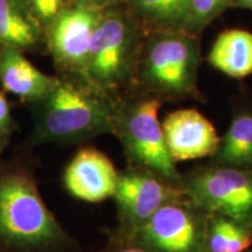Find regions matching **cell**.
<instances>
[{
  "mask_svg": "<svg viewBox=\"0 0 252 252\" xmlns=\"http://www.w3.org/2000/svg\"><path fill=\"white\" fill-rule=\"evenodd\" d=\"M230 7L231 0H189L188 33L198 35Z\"/></svg>",
  "mask_w": 252,
  "mask_h": 252,
  "instance_id": "obj_18",
  "label": "cell"
},
{
  "mask_svg": "<svg viewBox=\"0 0 252 252\" xmlns=\"http://www.w3.org/2000/svg\"><path fill=\"white\" fill-rule=\"evenodd\" d=\"M138 13L153 32H187L189 0H134Z\"/></svg>",
  "mask_w": 252,
  "mask_h": 252,
  "instance_id": "obj_16",
  "label": "cell"
},
{
  "mask_svg": "<svg viewBox=\"0 0 252 252\" xmlns=\"http://www.w3.org/2000/svg\"><path fill=\"white\" fill-rule=\"evenodd\" d=\"M55 83L56 78L39 70L21 50L0 46V84L6 93L33 104L45 98Z\"/></svg>",
  "mask_w": 252,
  "mask_h": 252,
  "instance_id": "obj_12",
  "label": "cell"
},
{
  "mask_svg": "<svg viewBox=\"0 0 252 252\" xmlns=\"http://www.w3.org/2000/svg\"><path fill=\"white\" fill-rule=\"evenodd\" d=\"M100 17L102 13L88 5L59 15L50 30L49 47L62 69L84 78L91 41Z\"/></svg>",
  "mask_w": 252,
  "mask_h": 252,
  "instance_id": "obj_9",
  "label": "cell"
},
{
  "mask_svg": "<svg viewBox=\"0 0 252 252\" xmlns=\"http://www.w3.org/2000/svg\"><path fill=\"white\" fill-rule=\"evenodd\" d=\"M18 125L5 94L0 91V154L8 149Z\"/></svg>",
  "mask_w": 252,
  "mask_h": 252,
  "instance_id": "obj_19",
  "label": "cell"
},
{
  "mask_svg": "<svg viewBox=\"0 0 252 252\" xmlns=\"http://www.w3.org/2000/svg\"><path fill=\"white\" fill-rule=\"evenodd\" d=\"M212 163L252 171V111L242 110L232 117Z\"/></svg>",
  "mask_w": 252,
  "mask_h": 252,
  "instance_id": "obj_14",
  "label": "cell"
},
{
  "mask_svg": "<svg viewBox=\"0 0 252 252\" xmlns=\"http://www.w3.org/2000/svg\"><path fill=\"white\" fill-rule=\"evenodd\" d=\"M32 105V146L82 144L115 131L117 99L87 81L56 78L50 93Z\"/></svg>",
  "mask_w": 252,
  "mask_h": 252,
  "instance_id": "obj_2",
  "label": "cell"
},
{
  "mask_svg": "<svg viewBox=\"0 0 252 252\" xmlns=\"http://www.w3.org/2000/svg\"><path fill=\"white\" fill-rule=\"evenodd\" d=\"M208 252H244L252 245V228L229 217L209 214Z\"/></svg>",
  "mask_w": 252,
  "mask_h": 252,
  "instance_id": "obj_17",
  "label": "cell"
},
{
  "mask_svg": "<svg viewBox=\"0 0 252 252\" xmlns=\"http://www.w3.org/2000/svg\"><path fill=\"white\" fill-rule=\"evenodd\" d=\"M81 1L86 2V4H94V5H104L108 2H112L115 0H81Z\"/></svg>",
  "mask_w": 252,
  "mask_h": 252,
  "instance_id": "obj_23",
  "label": "cell"
},
{
  "mask_svg": "<svg viewBox=\"0 0 252 252\" xmlns=\"http://www.w3.org/2000/svg\"><path fill=\"white\" fill-rule=\"evenodd\" d=\"M179 188L208 214H217L252 228V171L220 166L194 169L182 175Z\"/></svg>",
  "mask_w": 252,
  "mask_h": 252,
  "instance_id": "obj_6",
  "label": "cell"
},
{
  "mask_svg": "<svg viewBox=\"0 0 252 252\" xmlns=\"http://www.w3.org/2000/svg\"><path fill=\"white\" fill-rule=\"evenodd\" d=\"M100 252H151L143 245L134 242L133 239L124 237L116 232L110 235L109 243Z\"/></svg>",
  "mask_w": 252,
  "mask_h": 252,
  "instance_id": "obj_20",
  "label": "cell"
},
{
  "mask_svg": "<svg viewBox=\"0 0 252 252\" xmlns=\"http://www.w3.org/2000/svg\"><path fill=\"white\" fill-rule=\"evenodd\" d=\"M167 147L178 163L212 158L220 144L216 127L196 109H179L167 113L161 122Z\"/></svg>",
  "mask_w": 252,
  "mask_h": 252,
  "instance_id": "obj_11",
  "label": "cell"
},
{
  "mask_svg": "<svg viewBox=\"0 0 252 252\" xmlns=\"http://www.w3.org/2000/svg\"><path fill=\"white\" fill-rule=\"evenodd\" d=\"M163 102L149 93L117 100L113 135L123 147L127 166L145 169L179 186L182 175L167 147L159 112Z\"/></svg>",
  "mask_w": 252,
  "mask_h": 252,
  "instance_id": "obj_4",
  "label": "cell"
},
{
  "mask_svg": "<svg viewBox=\"0 0 252 252\" xmlns=\"http://www.w3.org/2000/svg\"><path fill=\"white\" fill-rule=\"evenodd\" d=\"M140 52L131 21L115 12L102 14L91 41L84 78L112 96L135 77Z\"/></svg>",
  "mask_w": 252,
  "mask_h": 252,
  "instance_id": "obj_5",
  "label": "cell"
},
{
  "mask_svg": "<svg viewBox=\"0 0 252 252\" xmlns=\"http://www.w3.org/2000/svg\"><path fill=\"white\" fill-rule=\"evenodd\" d=\"M185 196L179 186L145 169L127 166L119 172L113 200L117 207L119 235H128L149 220L160 208Z\"/></svg>",
  "mask_w": 252,
  "mask_h": 252,
  "instance_id": "obj_8",
  "label": "cell"
},
{
  "mask_svg": "<svg viewBox=\"0 0 252 252\" xmlns=\"http://www.w3.org/2000/svg\"><path fill=\"white\" fill-rule=\"evenodd\" d=\"M198 35L178 31L153 32L141 47L135 77L162 102L203 100L197 86Z\"/></svg>",
  "mask_w": 252,
  "mask_h": 252,
  "instance_id": "obj_3",
  "label": "cell"
},
{
  "mask_svg": "<svg viewBox=\"0 0 252 252\" xmlns=\"http://www.w3.org/2000/svg\"><path fill=\"white\" fill-rule=\"evenodd\" d=\"M34 11L43 20L58 17L61 8L62 0H31Z\"/></svg>",
  "mask_w": 252,
  "mask_h": 252,
  "instance_id": "obj_21",
  "label": "cell"
},
{
  "mask_svg": "<svg viewBox=\"0 0 252 252\" xmlns=\"http://www.w3.org/2000/svg\"><path fill=\"white\" fill-rule=\"evenodd\" d=\"M230 8H242L252 11V0H231Z\"/></svg>",
  "mask_w": 252,
  "mask_h": 252,
  "instance_id": "obj_22",
  "label": "cell"
},
{
  "mask_svg": "<svg viewBox=\"0 0 252 252\" xmlns=\"http://www.w3.org/2000/svg\"><path fill=\"white\" fill-rule=\"evenodd\" d=\"M208 220L209 214L182 196L166 203L131 234L121 236L151 252H208Z\"/></svg>",
  "mask_w": 252,
  "mask_h": 252,
  "instance_id": "obj_7",
  "label": "cell"
},
{
  "mask_svg": "<svg viewBox=\"0 0 252 252\" xmlns=\"http://www.w3.org/2000/svg\"><path fill=\"white\" fill-rule=\"evenodd\" d=\"M208 62L216 70L235 78L252 75V33L229 30L220 33L208 54Z\"/></svg>",
  "mask_w": 252,
  "mask_h": 252,
  "instance_id": "obj_13",
  "label": "cell"
},
{
  "mask_svg": "<svg viewBox=\"0 0 252 252\" xmlns=\"http://www.w3.org/2000/svg\"><path fill=\"white\" fill-rule=\"evenodd\" d=\"M119 172L109 157L94 146H81L63 171V187L72 197L88 203L112 198Z\"/></svg>",
  "mask_w": 252,
  "mask_h": 252,
  "instance_id": "obj_10",
  "label": "cell"
},
{
  "mask_svg": "<svg viewBox=\"0 0 252 252\" xmlns=\"http://www.w3.org/2000/svg\"><path fill=\"white\" fill-rule=\"evenodd\" d=\"M39 36L36 23L15 0H0V46L19 50L30 48Z\"/></svg>",
  "mask_w": 252,
  "mask_h": 252,
  "instance_id": "obj_15",
  "label": "cell"
},
{
  "mask_svg": "<svg viewBox=\"0 0 252 252\" xmlns=\"http://www.w3.org/2000/svg\"><path fill=\"white\" fill-rule=\"evenodd\" d=\"M40 193L33 169L20 159H0V252H77Z\"/></svg>",
  "mask_w": 252,
  "mask_h": 252,
  "instance_id": "obj_1",
  "label": "cell"
},
{
  "mask_svg": "<svg viewBox=\"0 0 252 252\" xmlns=\"http://www.w3.org/2000/svg\"><path fill=\"white\" fill-rule=\"evenodd\" d=\"M244 252H252V250H250V249H249V250H247V251H244Z\"/></svg>",
  "mask_w": 252,
  "mask_h": 252,
  "instance_id": "obj_24",
  "label": "cell"
}]
</instances>
